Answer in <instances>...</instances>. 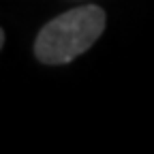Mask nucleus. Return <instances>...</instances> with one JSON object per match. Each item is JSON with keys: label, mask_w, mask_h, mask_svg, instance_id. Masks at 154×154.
I'll list each match as a JSON object with an SVG mask.
<instances>
[{"label": "nucleus", "mask_w": 154, "mask_h": 154, "mask_svg": "<svg viewBox=\"0 0 154 154\" xmlns=\"http://www.w3.org/2000/svg\"><path fill=\"white\" fill-rule=\"evenodd\" d=\"M105 24V11L96 5L71 9L41 28L34 41V56L43 64H66L96 43Z\"/></svg>", "instance_id": "f257e3e1"}]
</instances>
